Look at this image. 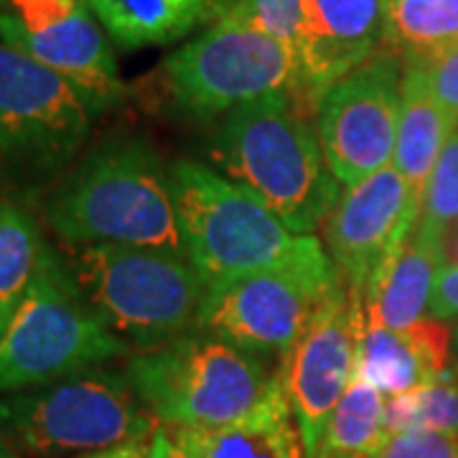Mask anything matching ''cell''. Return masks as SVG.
I'll use <instances>...</instances> for the list:
<instances>
[{"label":"cell","instance_id":"1","mask_svg":"<svg viewBox=\"0 0 458 458\" xmlns=\"http://www.w3.org/2000/svg\"><path fill=\"white\" fill-rule=\"evenodd\" d=\"M44 219L66 245L156 247L186 255L161 153L140 132L114 131L54 183Z\"/></svg>","mask_w":458,"mask_h":458},{"label":"cell","instance_id":"2","mask_svg":"<svg viewBox=\"0 0 458 458\" xmlns=\"http://www.w3.org/2000/svg\"><path fill=\"white\" fill-rule=\"evenodd\" d=\"M209 153L295 234H313L339 201V181L301 95H270L225 114Z\"/></svg>","mask_w":458,"mask_h":458},{"label":"cell","instance_id":"3","mask_svg":"<svg viewBox=\"0 0 458 458\" xmlns=\"http://www.w3.org/2000/svg\"><path fill=\"white\" fill-rule=\"evenodd\" d=\"M168 183L191 265L204 288L285 267L324 250L313 234H295L245 186L209 165L181 158Z\"/></svg>","mask_w":458,"mask_h":458},{"label":"cell","instance_id":"4","mask_svg":"<svg viewBox=\"0 0 458 458\" xmlns=\"http://www.w3.org/2000/svg\"><path fill=\"white\" fill-rule=\"evenodd\" d=\"M62 255L89 309L131 352L197 327L207 288L189 255L125 245H66Z\"/></svg>","mask_w":458,"mask_h":458},{"label":"cell","instance_id":"5","mask_svg":"<svg viewBox=\"0 0 458 458\" xmlns=\"http://www.w3.org/2000/svg\"><path fill=\"white\" fill-rule=\"evenodd\" d=\"M158 426L125 369L113 367L0 394V433L29 458H74L140 443Z\"/></svg>","mask_w":458,"mask_h":458},{"label":"cell","instance_id":"6","mask_svg":"<svg viewBox=\"0 0 458 458\" xmlns=\"http://www.w3.org/2000/svg\"><path fill=\"white\" fill-rule=\"evenodd\" d=\"M125 375L156 420L181 430H216L242 420L273 382L262 357L197 327L132 354Z\"/></svg>","mask_w":458,"mask_h":458},{"label":"cell","instance_id":"7","mask_svg":"<svg viewBox=\"0 0 458 458\" xmlns=\"http://www.w3.org/2000/svg\"><path fill=\"white\" fill-rule=\"evenodd\" d=\"M114 360H131L84 301L64 255L47 245L13 321L0 336V394L41 387Z\"/></svg>","mask_w":458,"mask_h":458},{"label":"cell","instance_id":"8","mask_svg":"<svg viewBox=\"0 0 458 458\" xmlns=\"http://www.w3.org/2000/svg\"><path fill=\"white\" fill-rule=\"evenodd\" d=\"M92 113L62 74L0 41V186L49 191L80 161Z\"/></svg>","mask_w":458,"mask_h":458},{"label":"cell","instance_id":"9","mask_svg":"<svg viewBox=\"0 0 458 458\" xmlns=\"http://www.w3.org/2000/svg\"><path fill=\"white\" fill-rule=\"evenodd\" d=\"M161 89L181 117L207 123L255 99L301 95V62L240 5L165 59Z\"/></svg>","mask_w":458,"mask_h":458},{"label":"cell","instance_id":"10","mask_svg":"<svg viewBox=\"0 0 458 458\" xmlns=\"http://www.w3.org/2000/svg\"><path fill=\"white\" fill-rule=\"evenodd\" d=\"M342 283L324 250L204 291L197 328L258 357H285Z\"/></svg>","mask_w":458,"mask_h":458},{"label":"cell","instance_id":"11","mask_svg":"<svg viewBox=\"0 0 458 458\" xmlns=\"http://www.w3.org/2000/svg\"><path fill=\"white\" fill-rule=\"evenodd\" d=\"M403 59L379 49L316 102V132L331 174L354 186L393 161L400 120Z\"/></svg>","mask_w":458,"mask_h":458},{"label":"cell","instance_id":"12","mask_svg":"<svg viewBox=\"0 0 458 458\" xmlns=\"http://www.w3.org/2000/svg\"><path fill=\"white\" fill-rule=\"evenodd\" d=\"M364 324V298L339 283L283 357L280 377L301 430L303 458L316 456L331 412L357 377Z\"/></svg>","mask_w":458,"mask_h":458},{"label":"cell","instance_id":"13","mask_svg":"<svg viewBox=\"0 0 458 458\" xmlns=\"http://www.w3.org/2000/svg\"><path fill=\"white\" fill-rule=\"evenodd\" d=\"M420 212L423 201L394 165L344 189L324 232L328 258L352 293L364 298L372 276L415 229Z\"/></svg>","mask_w":458,"mask_h":458},{"label":"cell","instance_id":"14","mask_svg":"<svg viewBox=\"0 0 458 458\" xmlns=\"http://www.w3.org/2000/svg\"><path fill=\"white\" fill-rule=\"evenodd\" d=\"M0 41L62 74L77 89L92 117L128 102V84L120 80L113 41L87 0L64 21L44 31H29L8 11H0Z\"/></svg>","mask_w":458,"mask_h":458},{"label":"cell","instance_id":"15","mask_svg":"<svg viewBox=\"0 0 458 458\" xmlns=\"http://www.w3.org/2000/svg\"><path fill=\"white\" fill-rule=\"evenodd\" d=\"M387 0H311L301 49V98L313 105L385 47Z\"/></svg>","mask_w":458,"mask_h":458},{"label":"cell","instance_id":"16","mask_svg":"<svg viewBox=\"0 0 458 458\" xmlns=\"http://www.w3.org/2000/svg\"><path fill=\"white\" fill-rule=\"evenodd\" d=\"M451 334L454 328L438 318H420L403 331L367 321L357 377L382 397L430 385L451 367Z\"/></svg>","mask_w":458,"mask_h":458},{"label":"cell","instance_id":"17","mask_svg":"<svg viewBox=\"0 0 458 458\" xmlns=\"http://www.w3.org/2000/svg\"><path fill=\"white\" fill-rule=\"evenodd\" d=\"M171 430L191 458H303L301 430L280 369L273 372L260 405L242 420L216 430Z\"/></svg>","mask_w":458,"mask_h":458},{"label":"cell","instance_id":"18","mask_svg":"<svg viewBox=\"0 0 458 458\" xmlns=\"http://www.w3.org/2000/svg\"><path fill=\"white\" fill-rule=\"evenodd\" d=\"M117 49L174 44L234 13L245 0H87Z\"/></svg>","mask_w":458,"mask_h":458},{"label":"cell","instance_id":"19","mask_svg":"<svg viewBox=\"0 0 458 458\" xmlns=\"http://www.w3.org/2000/svg\"><path fill=\"white\" fill-rule=\"evenodd\" d=\"M441 260L433 237L415 225L364 291V318L403 331L426 318Z\"/></svg>","mask_w":458,"mask_h":458},{"label":"cell","instance_id":"20","mask_svg":"<svg viewBox=\"0 0 458 458\" xmlns=\"http://www.w3.org/2000/svg\"><path fill=\"white\" fill-rule=\"evenodd\" d=\"M400 99L403 102H400L393 164L397 174L408 181L412 194L423 201L430 174L438 164L443 146L458 120L428 92L420 74L408 66H403Z\"/></svg>","mask_w":458,"mask_h":458},{"label":"cell","instance_id":"21","mask_svg":"<svg viewBox=\"0 0 458 458\" xmlns=\"http://www.w3.org/2000/svg\"><path fill=\"white\" fill-rule=\"evenodd\" d=\"M47 245L31 212L13 199H0V336L29 293Z\"/></svg>","mask_w":458,"mask_h":458},{"label":"cell","instance_id":"22","mask_svg":"<svg viewBox=\"0 0 458 458\" xmlns=\"http://www.w3.org/2000/svg\"><path fill=\"white\" fill-rule=\"evenodd\" d=\"M382 415L385 397L361 377H354L331 412L313 458H375L387 438Z\"/></svg>","mask_w":458,"mask_h":458},{"label":"cell","instance_id":"23","mask_svg":"<svg viewBox=\"0 0 458 458\" xmlns=\"http://www.w3.org/2000/svg\"><path fill=\"white\" fill-rule=\"evenodd\" d=\"M458 44V0H387L385 47L403 62Z\"/></svg>","mask_w":458,"mask_h":458},{"label":"cell","instance_id":"24","mask_svg":"<svg viewBox=\"0 0 458 458\" xmlns=\"http://www.w3.org/2000/svg\"><path fill=\"white\" fill-rule=\"evenodd\" d=\"M385 430H436L458 438V369L451 361L445 375L410 393L385 397Z\"/></svg>","mask_w":458,"mask_h":458},{"label":"cell","instance_id":"25","mask_svg":"<svg viewBox=\"0 0 458 458\" xmlns=\"http://www.w3.org/2000/svg\"><path fill=\"white\" fill-rule=\"evenodd\" d=\"M458 216V123L430 174L418 227L433 232Z\"/></svg>","mask_w":458,"mask_h":458},{"label":"cell","instance_id":"26","mask_svg":"<svg viewBox=\"0 0 458 458\" xmlns=\"http://www.w3.org/2000/svg\"><path fill=\"white\" fill-rule=\"evenodd\" d=\"M311 0H245L247 16L262 31L278 38L301 62Z\"/></svg>","mask_w":458,"mask_h":458},{"label":"cell","instance_id":"27","mask_svg":"<svg viewBox=\"0 0 458 458\" xmlns=\"http://www.w3.org/2000/svg\"><path fill=\"white\" fill-rule=\"evenodd\" d=\"M403 66L415 69L428 87V92L458 120V44L430 56L408 59L403 62Z\"/></svg>","mask_w":458,"mask_h":458},{"label":"cell","instance_id":"28","mask_svg":"<svg viewBox=\"0 0 458 458\" xmlns=\"http://www.w3.org/2000/svg\"><path fill=\"white\" fill-rule=\"evenodd\" d=\"M375 458H458V438L436 430L387 433Z\"/></svg>","mask_w":458,"mask_h":458},{"label":"cell","instance_id":"29","mask_svg":"<svg viewBox=\"0 0 458 458\" xmlns=\"http://www.w3.org/2000/svg\"><path fill=\"white\" fill-rule=\"evenodd\" d=\"M84 0H8V13L18 18V23L29 31H44L54 23L69 18Z\"/></svg>","mask_w":458,"mask_h":458},{"label":"cell","instance_id":"30","mask_svg":"<svg viewBox=\"0 0 458 458\" xmlns=\"http://www.w3.org/2000/svg\"><path fill=\"white\" fill-rule=\"evenodd\" d=\"M428 311L438 321L458 318V265L438 270Z\"/></svg>","mask_w":458,"mask_h":458},{"label":"cell","instance_id":"31","mask_svg":"<svg viewBox=\"0 0 458 458\" xmlns=\"http://www.w3.org/2000/svg\"><path fill=\"white\" fill-rule=\"evenodd\" d=\"M426 232V229H423ZM433 237V245H436V252H438V260H441V267H456L458 265V216L445 222L438 229L428 232Z\"/></svg>","mask_w":458,"mask_h":458},{"label":"cell","instance_id":"32","mask_svg":"<svg viewBox=\"0 0 458 458\" xmlns=\"http://www.w3.org/2000/svg\"><path fill=\"white\" fill-rule=\"evenodd\" d=\"M150 458H191L186 448L176 441L174 430L165 426H158L156 436L150 438Z\"/></svg>","mask_w":458,"mask_h":458},{"label":"cell","instance_id":"33","mask_svg":"<svg viewBox=\"0 0 458 458\" xmlns=\"http://www.w3.org/2000/svg\"><path fill=\"white\" fill-rule=\"evenodd\" d=\"M74 458H150V441L125 443V445H114V448H105V451H95V454H84V456Z\"/></svg>","mask_w":458,"mask_h":458},{"label":"cell","instance_id":"34","mask_svg":"<svg viewBox=\"0 0 458 458\" xmlns=\"http://www.w3.org/2000/svg\"><path fill=\"white\" fill-rule=\"evenodd\" d=\"M0 458H21L16 454V448L8 443V438H5L3 433H0Z\"/></svg>","mask_w":458,"mask_h":458},{"label":"cell","instance_id":"35","mask_svg":"<svg viewBox=\"0 0 458 458\" xmlns=\"http://www.w3.org/2000/svg\"><path fill=\"white\" fill-rule=\"evenodd\" d=\"M451 354H454V361H458V324L454 327V334H451Z\"/></svg>","mask_w":458,"mask_h":458},{"label":"cell","instance_id":"36","mask_svg":"<svg viewBox=\"0 0 458 458\" xmlns=\"http://www.w3.org/2000/svg\"><path fill=\"white\" fill-rule=\"evenodd\" d=\"M8 8V0H0V11H5Z\"/></svg>","mask_w":458,"mask_h":458},{"label":"cell","instance_id":"37","mask_svg":"<svg viewBox=\"0 0 458 458\" xmlns=\"http://www.w3.org/2000/svg\"><path fill=\"white\" fill-rule=\"evenodd\" d=\"M454 364H456V369H458V361H454Z\"/></svg>","mask_w":458,"mask_h":458}]
</instances>
